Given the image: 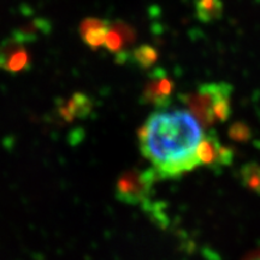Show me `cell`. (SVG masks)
Masks as SVG:
<instances>
[{
	"mask_svg": "<svg viewBox=\"0 0 260 260\" xmlns=\"http://www.w3.org/2000/svg\"><path fill=\"white\" fill-rule=\"evenodd\" d=\"M201 124L189 110L160 109L138 132L141 153L159 178H176L199 167Z\"/></svg>",
	"mask_w": 260,
	"mask_h": 260,
	"instance_id": "obj_1",
	"label": "cell"
},
{
	"mask_svg": "<svg viewBox=\"0 0 260 260\" xmlns=\"http://www.w3.org/2000/svg\"><path fill=\"white\" fill-rule=\"evenodd\" d=\"M233 87L226 82L204 83L180 99L205 128L225 122L232 113Z\"/></svg>",
	"mask_w": 260,
	"mask_h": 260,
	"instance_id": "obj_2",
	"label": "cell"
},
{
	"mask_svg": "<svg viewBox=\"0 0 260 260\" xmlns=\"http://www.w3.org/2000/svg\"><path fill=\"white\" fill-rule=\"evenodd\" d=\"M160 180L154 168L130 169L123 172L116 182V199L126 205L151 203L154 183Z\"/></svg>",
	"mask_w": 260,
	"mask_h": 260,
	"instance_id": "obj_3",
	"label": "cell"
},
{
	"mask_svg": "<svg viewBox=\"0 0 260 260\" xmlns=\"http://www.w3.org/2000/svg\"><path fill=\"white\" fill-rule=\"evenodd\" d=\"M174 93V81L168 76L161 68H155L149 74L141 94V103L157 107L158 110L167 109L171 104Z\"/></svg>",
	"mask_w": 260,
	"mask_h": 260,
	"instance_id": "obj_4",
	"label": "cell"
},
{
	"mask_svg": "<svg viewBox=\"0 0 260 260\" xmlns=\"http://www.w3.org/2000/svg\"><path fill=\"white\" fill-rule=\"evenodd\" d=\"M198 157L200 164L210 168H223L233 161L232 148L220 144L216 134L205 135L198 147Z\"/></svg>",
	"mask_w": 260,
	"mask_h": 260,
	"instance_id": "obj_5",
	"label": "cell"
},
{
	"mask_svg": "<svg viewBox=\"0 0 260 260\" xmlns=\"http://www.w3.org/2000/svg\"><path fill=\"white\" fill-rule=\"evenodd\" d=\"M109 29L110 23L105 19L86 18L80 24V34L87 46L96 50L104 46Z\"/></svg>",
	"mask_w": 260,
	"mask_h": 260,
	"instance_id": "obj_6",
	"label": "cell"
},
{
	"mask_svg": "<svg viewBox=\"0 0 260 260\" xmlns=\"http://www.w3.org/2000/svg\"><path fill=\"white\" fill-rule=\"evenodd\" d=\"M93 102L88 95L83 93H75L67 104L59 109V113L67 121L71 122L75 118L83 119L89 116L93 110Z\"/></svg>",
	"mask_w": 260,
	"mask_h": 260,
	"instance_id": "obj_7",
	"label": "cell"
},
{
	"mask_svg": "<svg viewBox=\"0 0 260 260\" xmlns=\"http://www.w3.org/2000/svg\"><path fill=\"white\" fill-rule=\"evenodd\" d=\"M51 30V24L47 19H35L30 23L25 24L24 27L17 29L12 32L15 38H17L19 41L23 44H29L39 40L41 35L48 34Z\"/></svg>",
	"mask_w": 260,
	"mask_h": 260,
	"instance_id": "obj_8",
	"label": "cell"
},
{
	"mask_svg": "<svg viewBox=\"0 0 260 260\" xmlns=\"http://www.w3.org/2000/svg\"><path fill=\"white\" fill-rule=\"evenodd\" d=\"M129 60L140 69H149L158 60V52L151 45H140L130 52Z\"/></svg>",
	"mask_w": 260,
	"mask_h": 260,
	"instance_id": "obj_9",
	"label": "cell"
},
{
	"mask_svg": "<svg viewBox=\"0 0 260 260\" xmlns=\"http://www.w3.org/2000/svg\"><path fill=\"white\" fill-rule=\"evenodd\" d=\"M29 69H30V56H29L27 48H25V45L16 50L8 58L4 67H3V70L11 74L23 73V71H27Z\"/></svg>",
	"mask_w": 260,
	"mask_h": 260,
	"instance_id": "obj_10",
	"label": "cell"
},
{
	"mask_svg": "<svg viewBox=\"0 0 260 260\" xmlns=\"http://www.w3.org/2000/svg\"><path fill=\"white\" fill-rule=\"evenodd\" d=\"M241 181L243 186L253 193L260 194V165L256 162H247L241 169Z\"/></svg>",
	"mask_w": 260,
	"mask_h": 260,
	"instance_id": "obj_11",
	"label": "cell"
},
{
	"mask_svg": "<svg viewBox=\"0 0 260 260\" xmlns=\"http://www.w3.org/2000/svg\"><path fill=\"white\" fill-rule=\"evenodd\" d=\"M230 138L236 140V141H246L251 138V130L246 124L242 123H235L229 129Z\"/></svg>",
	"mask_w": 260,
	"mask_h": 260,
	"instance_id": "obj_12",
	"label": "cell"
},
{
	"mask_svg": "<svg viewBox=\"0 0 260 260\" xmlns=\"http://www.w3.org/2000/svg\"><path fill=\"white\" fill-rule=\"evenodd\" d=\"M243 260H260V249L252 252L251 254H249L248 256H246Z\"/></svg>",
	"mask_w": 260,
	"mask_h": 260,
	"instance_id": "obj_13",
	"label": "cell"
}]
</instances>
